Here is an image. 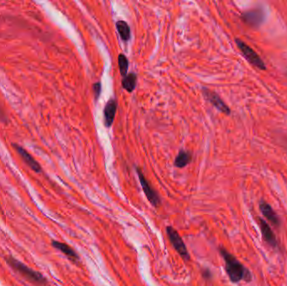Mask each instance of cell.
Wrapping results in <instances>:
<instances>
[{"label":"cell","mask_w":287,"mask_h":286,"mask_svg":"<svg viewBox=\"0 0 287 286\" xmlns=\"http://www.w3.org/2000/svg\"><path fill=\"white\" fill-rule=\"evenodd\" d=\"M219 252L225 263L226 273L233 283H238L242 280L250 282L252 280V274L238 258L222 247L219 248Z\"/></svg>","instance_id":"obj_1"},{"label":"cell","mask_w":287,"mask_h":286,"mask_svg":"<svg viewBox=\"0 0 287 286\" xmlns=\"http://www.w3.org/2000/svg\"><path fill=\"white\" fill-rule=\"evenodd\" d=\"M5 261L10 267L17 271L19 274H21L22 276L31 283L38 284V285H45L47 283V279L45 278L43 274L28 267L27 265L23 264L22 262L16 259L12 256H7Z\"/></svg>","instance_id":"obj_2"},{"label":"cell","mask_w":287,"mask_h":286,"mask_svg":"<svg viewBox=\"0 0 287 286\" xmlns=\"http://www.w3.org/2000/svg\"><path fill=\"white\" fill-rule=\"evenodd\" d=\"M235 42L237 44L239 50L243 53V55L250 64L259 70H266V64L263 62L262 59L259 57L256 51H254L250 46H248L247 44L244 43L243 40L236 39Z\"/></svg>","instance_id":"obj_3"},{"label":"cell","mask_w":287,"mask_h":286,"mask_svg":"<svg viewBox=\"0 0 287 286\" xmlns=\"http://www.w3.org/2000/svg\"><path fill=\"white\" fill-rule=\"evenodd\" d=\"M167 234L168 238L172 244L173 248L176 249V252H178L180 256L186 261L190 260L188 251H187V249H186L182 237L180 236L179 233L175 228L169 226L167 228Z\"/></svg>","instance_id":"obj_4"},{"label":"cell","mask_w":287,"mask_h":286,"mask_svg":"<svg viewBox=\"0 0 287 286\" xmlns=\"http://www.w3.org/2000/svg\"><path fill=\"white\" fill-rule=\"evenodd\" d=\"M136 171L139 176V182L141 184V186L143 188V191L145 192V195L147 197L149 202L152 203V206L154 207H157V206L161 205V198L159 197L157 192L154 191L153 187L152 186V185L149 183L147 179L145 178V175L143 174L141 169L139 168H136Z\"/></svg>","instance_id":"obj_5"},{"label":"cell","mask_w":287,"mask_h":286,"mask_svg":"<svg viewBox=\"0 0 287 286\" xmlns=\"http://www.w3.org/2000/svg\"><path fill=\"white\" fill-rule=\"evenodd\" d=\"M203 93L205 97V99H207V101H209L210 103L215 107V108L222 112L224 114L229 115L230 114V109H229L228 105L226 104L224 101H222L219 96L217 94L216 92L211 91L207 87H203Z\"/></svg>","instance_id":"obj_6"},{"label":"cell","mask_w":287,"mask_h":286,"mask_svg":"<svg viewBox=\"0 0 287 286\" xmlns=\"http://www.w3.org/2000/svg\"><path fill=\"white\" fill-rule=\"evenodd\" d=\"M257 221L259 223V228L261 230L263 239L266 241V243L273 249H277L278 241L276 239L275 234L273 233L270 226L261 218H257Z\"/></svg>","instance_id":"obj_7"},{"label":"cell","mask_w":287,"mask_h":286,"mask_svg":"<svg viewBox=\"0 0 287 286\" xmlns=\"http://www.w3.org/2000/svg\"><path fill=\"white\" fill-rule=\"evenodd\" d=\"M13 147L15 148V150L17 151V153L21 156L23 160L25 161V163L30 166L31 169H33L35 172H40L41 171V166L40 164L38 163L37 161L35 160L34 157L32 156L28 151L25 150L24 148L19 145L14 144Z\"/></svg>","instance_id":"obj_8"},{"label":"cell","mask_w":287,"mask_h":286,"mask_svg":"<svg viewBox=\"0 0 287 286\" xmlns=\"http://www.w3.org/2000/svg\"><path fill=\"white\" fill-rule=\"evenodd\" d=\"M259 210L262 213V215L268 220L273 226L278 228L281 225V220L278 217L277 214L275 213V211L273 210L271 206L266 202L265 201H260L259 202Z\"/></svg>","instance_id":"obj_9"},{"label":"cell","mask_w":287,"mask_h":286,"mask_svg":"<svg viewBox=\"0 0 287 286\" xmlns=\"http://www.w3.org/2000/svg\"><path fill=\"white\" fill-rule=\"evenodd\" d=\"M265 18V15L261 9H252L250 11L244 13L242 15V18L247 25L251 26H259Z\"/></svg>","instance_id":"obj_10"},{"label":"cell","mask_w":287,"mask_h":286,"mask_svg":"<svg viewBox=\"0 0 287 286\" xmlns=\"http://www.w3.org/2000/svg\"><path fill=\"white\" fill-rule=\"evenodd\" d=\"M116 111H117V102H116L115 99H110L107 102L105 108H104V111H103L104 124H105L107 128H110L113 123H114Z\"/></svg>","instance_id":"obj_11"},{"label":"cell","mask_w":287,"mask_h":286,"mask_svg":"<svg viewBox=\"0 0 287 286\" xmlns=\"http://www.w3.org/2000/svg\"><path fill=\"white\" fill-rule=\"evenodd\" d=\"M51 244L55 249H58L59 251H61L62 253H64L71 261L77 262L79 260L78 254L75 252L72 248H71L67 243H62V242H59V241H52Z\"/></svg>","instance_id":"obj_12"},{"label":"cell","mask_w":287,"mask_h":286,"mask_svg":"<svg viewBox=\"0 0 287 286\" xmlns=\"http://www.w3.org/2000/svg\"><path fill=\"white\" fill-rule=\"evenodd\" d=\"M191 161V153L188 151H181L175 160V166L178 168H183L187 166Z\"/></svg>","instance_id":"obj_13"},{"label":"cell","mask_w":287,"mask_h":286,"mask_svg":"<svg viewBox=\"0 0 287 286\" xmlns=\"http://www.w3.org/2000/svg\"><path fill=\"white\" fill-rule=\"evenodd\" d=\"M137 76L136 74L130 73L124 77L122 80V86L127 92H132L135 89Z\"/></svg>","instance_id":"obj_14"},{"label":"cell","mask_w":287,"mask_h":286,"mask_svg":"<svg viewBox=\"0 0 287 286\" xmlns=\"http://www.w3.org/2000/svg\"><path fill=\"white\" fill-rule=\"evenodd\" d=\"M118 32L120 35L121 39L124 41H128L130 39V29L129 25L124 20H118L116 23Z\"/></svg>","instance_id":"obj_15"},{"label":"cell","mask_w":287,"mask_h":286,"mask_svg":"<svg viewBox=\"0 0 287 286\" xmlns=\"http://www.w3.org/2000/svg\"><path fill=\"white\" fill-rule=\"evenodd\" d=\"M118 67H119V71H120L122 77H126L128 69H129V61H128L126 56L124 54L118 55Z\"/></svg>","instance_id":"obj_16"},{"label":"cell","mask_w":287,"mask_h":286,"mask_svg":"<svg viewBox=\"0 0 287 286\" xmlns=\"http://www.w3.org/2000/svg\"><path fill=\"white\" fill-rule=\"evenodd\" d=\"M101 89H102V87H101V83H96L95 84L93 85V92H94V96H95L96 100L99 99L100 93H101Z\"/></svg>","instance_id":"obj_17"},{"label":"cell","mask_w":287,"mask_h":286,"mask_svg":"<svg viewBox=\"0 0 287 286\" xmlns=\"http://www.w3.org/2000/svg\"><path fill=\"white\" fill-rule=\"evenodd\" d=\"M203 275L205 279H210L211 277H212V274H211L210 271L207 270H207L203 271Z\"/></svg>","instance_id":"obj_18"},{"label":"cell","mask_w":287,"mask_h":286,"mask_svg":"<svg viewBox=\"0 0 287 286\" xmlns=\"http://www.w3.org/2000/svg\"><path fill=\"white\" fill-rule=\"evenodd\" d=\"M1 116H3V118L5 119V117H4V114H3V113L1 112V110H0V118H1Z\"/></svg>","instance_id":"obj_19"}]
</instances>
